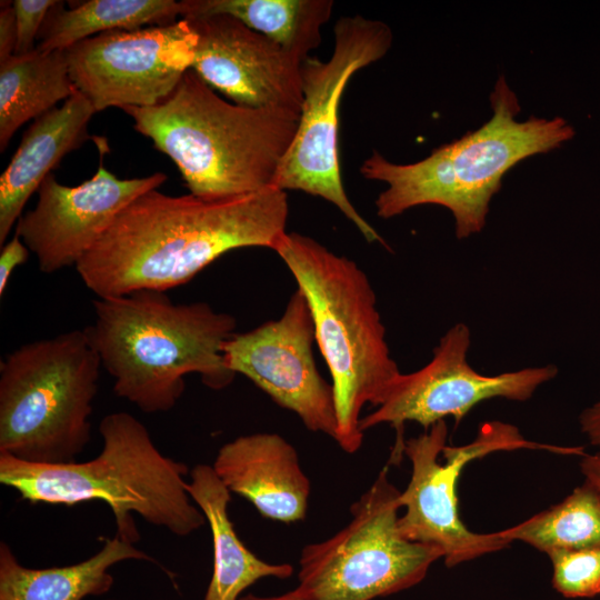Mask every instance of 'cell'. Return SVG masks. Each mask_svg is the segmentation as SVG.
Wrapping results in <instances>:
<instances>
[{"label": "cell", "instance_id": "cell-1", "mask_svg": "<svg viewBox=\"0 0 600 600\" xmlns=\"http://www.w3.org/2000/svg\"><path fill=\"white\" fill-rule=\"evenodd\" d=\"M288 214L287 192L276 186L226 199L150 190L117 216L76 269L98 298L167 291L231 250L274 251Z\"/></svg>", "mask_w": 600, "mask_h": 600}, {"label": "cell", "instance_id": "cell-2", "mask_svg": "<svg viewBox=\"0 0 600 600\" xmlns=\"http://www.w3.org/2000/svg\"><path fill=\"white\" fill-rule=\"evenodd\" d=\"M94 321L83 330L113 378V391L147 413L171 410L197 373L213 390L227 388L236 373L222 347L237 320L207 302L173 303L166 291L142 289L93 300Z\"/></svg>", "mask_w": 600, "mask_h": 600}, {"label": "cell", "instance_id": "cell-3", "mask_svg": "<svg viewBox=\"0 0 600 600\" xmlns=\"http://www.w3.org/2000/svg\"><path fill=\"white\" fill-rule=\"evenodd\" d=\"M122 110L136 131L174 162L190 193L203 199L274 186L300 116L228 102L192 69L157 106Z\"/></svg>", "mask_w": 600, "mask_h": 600}, {"label": "cell", "instance_id": "cell-4", "mask_svg": "<svg viewBox=\"0 0 600 600\" xmlns=\"http://www.w3.org/2000/svg\"><path fill=\"white\" fill-rule=\"evenodd\" d=\"M490 104L492 117L482 127L433 149L420 161L398 164L373 151L360 173L387 184L376 200L377 214L390 219L417 206L438 204L452 213L458 239L477 234L486 226L491 199L506 172L576 134L561 117L518 121L521 108L503 76L494 84Z\"/></svg>", "mask_w": 600, "mask_h": 600}, {"label": "cell", "instance_id": "cell-5", "mask_svg": "<svg viewBox=\"0 0 600 600\" xmlns=\"http://www.w3.org/2000/svg\"><path fill=\"white\" fill-rule=\"evenodd\" d=\"M102 448L84 462L37 464L0 453V482L31 503L74 506L103 501L112 511L117 537L140 539L133 513L178 537L207 522L186 490L187 464L160 452L148 429L128 412L99 423Z\"/></svg>", "mask_w": 600, "mask_h": 600}, {"label": "cell", "instance_id": "cell-6", "mask_svg": "<svg viewBox=\"0 0 600 600\" xmlns=\"http://www.w3.org/2000/svg\"><path fill=\"white\" fill-rule=\"evenodd\" d=\"M303 292L334 392L338 437L347 453L362 444L361 411L379 407L402 373L391 357L374 290L358 264L297 232L274 250Z\"/></svg>", "mask_w": 600, "mask_h": 600}, {"label": "cell", "instance_id": "cell-7", "mask_svg": "<svg viewBox=\"0 0 600 600\" xmlns=\"http://www.w3.org/2000/svg\"><path fill=\"white\" fill-rule=\"evenodd\" d=\"M101 362L84 330L32 341L0 363V453L76 461L90 441Z\"/></svg>", "mask_w": 600, "mask_h": 600}, {"label": "cell", "instance_id": "cell-8", "mask_svg": "<svg viewBox=\"0 0 600 600\" xmlns=\"http://www.w3.org/2000/svg\"><path fill=\"white\" fill-rule=\"evenodd\" d=\"M399 494L383 468L351 506L348 524L302 549L298 586L311 600L391 596L420 583L430 567L442 559L438 549L401 536Z\"/></svg>", "mask_w": 600, "mask_h": 600}, {"label": "cell", "instance_id": "cell-9", "mask_svg": "<svg viewBox=\"0 0 600 600\" xmlns=\"http://www.w3.org/2000/svg\"><path fill=\"white\" fill-rule=\"evenodd\" d=\"M333 38L328 60L308 57L302 62L303 101L299 123L274 186L329 201L368 242L387 247L346 193L339 166L338 122L340 100L349 79L387 54L392 44V31L382 21L356 14L341 17L336 22Z\"/></svg>", "mask_w": 600, "mask_h": 600}, {"label": "cell", "instance_id": "cell-10", "mask_svg": "<svg viewBox=\"0 0 600 600\" xmlns=\"http://www.w3.org/2000/svg\"><path fill=\"white\" fill-rule=\"evenodd\" d=\"M444 420L404 442L403 454L411 462L408 486L399 494L404 509L398 528L409 541L438 549L448 568L501 551L510 546L499 532L479 533L466 527L459 516L457 483L463 468L497 451L546 450L581 456L582 447H559L527 440L519 430L502 422H488L477 438L464 446H447Z\"/></svg>", "mask_w": 600, "mask_h": 600}, {"label": "cell", "instance_id": "cell-11", "mask_svg": "<svg viewBox=\"0 0 600 600\" xmlns=\"http://www.w3.org/2000/svg\"><path fill=\"white\" fill-rule=\"evenodd\" d=\"M197 34L187 19L167 26L112 30L64 50L70 77L96 112L153 107L191 69Z\"/></svg>", "mask_w": 600, "mask_h": 600}, {"label": "cell", "instance_id": "cell-12", "mask_svg": "<svg viewBox=\"0 0 600 600\" xmlns=\"http://www.w3.org/2000/svg\"><path fill=\"white\" fill-rule=\"evenodd\" d=\"M470 346L469 327H451L440 338L431 360L417 371L401 373L383 402L361 418V431L389 424L403 432L409 421L428 430L447 417L458 426L478 403L494 398L527 401L558 374L553 364L482 374L468 362Z\"/></svg>", "mask_w": 600, "mask_h": 600}, {"label": "cell", "instance_id": "cell-13", "mask_svg": "<svg viewBox=\"0 0 600 600\" xmlns=\"http://www.w3.org/2000/svg\"><path fill=\"white\" fill-rule=\"evenodd\" d=\"M314 341L311 311L298 288L279 319L233 333L222 347L223 361L229 370L247 377L277 404L294 412L307 429L336 441L334 392L318 370Z\"/></svg>", "mask_w": 600, "mask_h": 600}, {"label": "cell", "instance_id": "cell-14", "mask_svg": "<svg viewBox=\"0 0 600 600\" xmlns=\"http://www.w3.org/2000/svg\"><path fill=\"white\" fill-rule=\"evenodd\" d=\"M166 180L163 172L119 179L106 169L102 157L94 176L77 187L63 186L50 173L38 189L36 207L19 218L14 233L34 253L41 272L77 266L129 203Z\"/></svg>", "mask_w": 600, "mask_h": 600}, {"label": "cell", "instance_id": "cell-15", "mask_svg": "<svg viewBox=\"0 0 600 600\" xmlns=\"http://www.w3.org/2000/svg\"><path fill=\"white\" fill-rule=\"evenodd\" d=\"M187 19L197 34L191 69L237 104L300 114L303 60L229 14Z\"/></svg>", "mask_w": 600, "mask_h": 600}, {"label": "cell", "instance_id": "cell-16", "mask_svg": "<svg viewBox=\"0 0 600 600\" xmlns=\"http://www.w3.org/2000/svg\"><path fill=\"white\" fill-rule=\"evenodd\" d=\"M212 468L230 492L261 516L284 523L306 517L310 481L293 446L278 433L244 434L224 443Z\"/></svg>", "mask_w": 600, "mask_h": 600}, {"label": "cell", "instance_id": "cell-17", "mask_svg": "<svg viewBox=\"0 0 600 600\" xmlns=\"http://www.w3.org/2000/svg\"><path fill=\"white\" fill-rule=\"evenodd\" d=\"M96 110L80 91L59 108L40 116L23 133L18 149L0 177V244H4L22 210L50 171L86 140Z\"/></svg>", "mask_w": 600, "mask_h": 600}, {"label": "cell", "instance_id": "cell-18", "mask_svg": "<svg viewBox=\"0 0 600 600\" xmlns=\"http://www.w3.org/2000/svg\"><path fill=\"white\" fill-rule=\"evenodd\" d=\"M186 490L206 517L212 536L213 570L203 600H239L263 578L288 579L293 574L291 564L266 562L239 539L228 513L230 490L212 466L193 467Z\"/></svg>", "mask_w": 600, "mask_h": 600}, {"label": "cell", "instance_id": "cell-19", "mask_svg": "<svg viewBox=\"0 0 600 600\" xmlns=\"http://www.w3.org/2000/svg\"><path fill=\"white\" fill-rule=\"evenodd\" d=\"M127 560H154L119 537L107 539L100 550L74 564L51 568L22 566L11 548L0 543V600H83L102 596L113 584L109 570Z\"/></svg>", "mask_w": 600, "mask_h": 600}, {"label": "cell", "instance_id": "cell-20", "mask_svg": "<svg viewBox=\"0 0 600 600\" xmlns=\"http://www.w3.org/2000/svg\"><path fill=\"white\" fill-rule=\"evenodd\" d=\"M181 17L229 14L306 60L321 42L332 0H182Z\"/></svg>", "mask_w": 600, "mask_h": 600}, {"label": "cell", "instance_id": "cell-21", "mask_svg": "<svg viewBox=\"0 0 600 600\" xmlns=\"http://www.w3.org/2000/svg\"><path fill=\"white\" fill-rule=\"evenodd\" d=\"M77 90L63 50L34 51L0 61V150L29 120L56 108Z\"/></svg>", "mask_w": 600, "mask_h": 600}, {"label": "cell", "instance_id": "cell-22", "mask_svg": "<svg viewBox=\"0 0 600 600\" xmlns=\"http://www.w3.org/2000/svg\"><path fill=\"white\" fill-rule=\"evenodd\" d=\"M181 16L180 1L89 0L64 8L63 1L49 10L38 34L40 51L67 50L93 36L112 30H134L144 24L167 26Z\"/></svg>", "mask_w": 600, "mask_h": 600}, {"label": "cell", "instance_id": "cell-23", "mask_svg": "<svg viewBox=\"0 0 600 600\" xmlns=\"http://www.w3.org/2000/svg\"><path fill=\"white\" fill-rule=\"evenodd\" d=\"M498 532L546 554L600 547V490L584 480L559 503Z\"/></svg>", "mask_w": 600, "mask_h": 600}, {"label": "cell", "instance_id": "cell-24", "mask_svg": "<svg viewBox=\"0 0 600 600\" xmlns=\"http://www.w3.org/2000/svg\"><path fill=\"white\" fill-rule=\"evenodd\" d=\"M552 566V588L568 599L600 596V547L554 550L547 553Z\"/></svg>", "mask_w": 600, "mask_h": 600}, {"label": "cell", "instance_id": "cell-25", "mask_svg": "<svg viewBox=\"0 0 600 600\" xmlns=\"http://www.w3.org/2000/svg\"><path fill=\"white\" fill-rule=\"evenodd\" d=\"M54 0H14L12 7L17 22L16 56H24L36 50L34 44Z\"/></svg>", "mask_w": 600, "mask_h": 600}, {"label": "cell", "instance_id": "cell-26", "mask_svg": "<svg viewBox=\"0 0 600 600\" xmlns=\"http://www.w3.org/2000/svg\"><path fill=\"white\" fill-rule=\"evenodd\" d=\"M29 251L28 247L16 233L10 241L2 246L0 253V296L6 291L13 270L27 262Z\"/></svg>", "mask_w": 600, "mask_h": 600}, {"label": "cell", "instance_id": "cell-27", "mask_svg": "<svg viewBox=\"0 0 600 600\" xmlns=\"http://www.w3.org/2000/svg\"><path fill=\"white\" fill-rule=\"evenodd\" d=\"M0 8V61H3L14 56L17 22L12 1H1Z\"/></svg>", "mask_w": 600, "mask_h": 600}, {"label": "cell", "instance_id": "cell-28", "mask_svg": "<svg viewBox=\"0 0 600 600\" xmlns=\"http://www.w3.org/2000/svg\"><path fill=\"white\" fill-rule=\"evenodd\" d=\"M579 426L588 442L600 450V397L579 416Z\"/></svg>", "mask_w": 600, "mask_h": 600}, {"label": "cell", "instance_id": "cell-29", "mask_svg": "<svg viewBox=\"0 0 600 600\" xmlns=\"http://www.w3.org/2000/svg\"><path fill=\"white\" fill-rule=\"evenodd\" d=\"M579 466L584 480L600 490V450L592 454L584 453Z\"/></svg>", "mask_w": 600, "mask_h": 600}, {"label": "cell", "instance_id": "cell-30", "mask_svg": "<svg viewBox=\"0 0 600 600\" xmlns=\"http://www.w3.org/2000/svg\"><path fill=\"white\" fill-rule=\"evenodd\" d=\"M239 600H311L307 593L297 586L294 589L277 596L243 594Z\"/></svg>", "mask_w": 600, "mask_h": 600}]
</instances>
